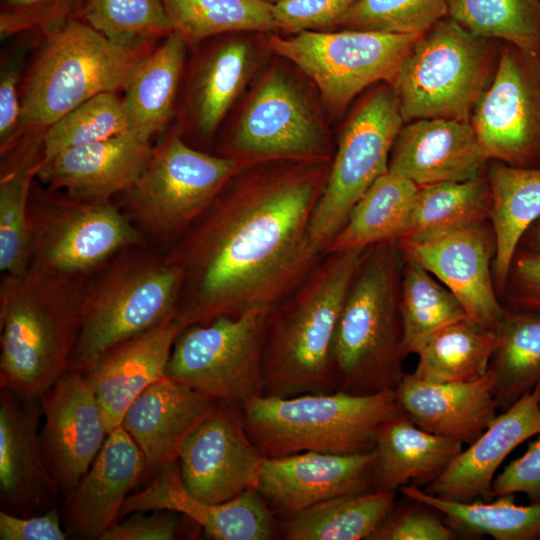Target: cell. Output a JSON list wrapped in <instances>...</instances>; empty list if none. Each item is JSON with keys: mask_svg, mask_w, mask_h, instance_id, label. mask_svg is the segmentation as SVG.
I'll list each match as a JSON object with an SVG mask.
<instances>
[{"mask_svg": "<svg viewBox=\"0 0 540 540\" xmlns=\"http://www.w3.org/2000/svg\"><path fill=\"white\" fill-rule=\"evenodd\" d=\"M497 346V332L469 319L458 320L416 346L413 353L418 356V364L413 374L433 382L474 380L489 371Z\"/></svg>", "mask_w": 540, "mask_h": 540, "instance_id": "8d00e7d4", "label": "cell"}, {"mask_svg": "<svg viewBox=\"0 0 540 540\" xmlns=\"http://www.w3.org/2000/svg\"><path fill=\"white\" fill-rule=\"evenodd\" d=\"M267 458L249 437L241 406L216 400L186 439L178 464L192 496L221 503L257 489Z\"/></svg>", "mask_w": 540, "mask_h": 540, "instance_id": "2e32d148", "label": "cell"}, {"mask_svg": "<svg viewBox=\"0 0 540 540\" xmlns=\"http://www.w3.org/2000/svg\"><path fill=\"white\" fill-rule=\"evenodd\" d=\"M496 332L490 370L499 406L508 408L540 384V313L506 308Z\"/></svg>", "mask_w": 540, "mask_h": 540, "instance_id": "ab89813d", "label": "cell"}, {"mask_svg": "<svg viewBox=\"0 0 540 540\" xmlns=\"http://www.w3.org/2000/svg\"><path fill=\"white\" fill-rule=\"evenodd\" d=\"M491 191L485 172L462 182L418 187L413 212L398 242L417 243L490 219Z\"/></svg>", "mask_w": 540, "mask_h": 540, "instance_id": "d590c367", "label": "cell"}, {"mask_svg": "<svg viewBox=\"0 0 540 540\" xmlns=\"http://www.w3.org/2000/svg\"><path fill=\"white\" fill-rule=\"evenodd\" d=\"M173 33L189 48L237 32L277 31L272 3L265 0H161Z\"/></svg>", "mask_w": 540, "mask_h": 540, "instance_id": "f35d334b", "label": "cell"}, {"mask_svg": "<svg viewBox=\"0 0 540 540\" xmlns=\"http://www.w3.org/2000/svg\"><path fill=\"white\" fill-rule=\"evenodd\" d=\"M246 431L266 457L303 452L355 454L375 449L380 427L400 413L394 390H341L282 398L259 395L241 405Z\"/></svg>", "mask_w": 540, "mask_h": 540, "instance_id": "52a82bcc", "label": "cell"}, {"mask_svg": "<svg viewBox=\"0 0 540 540\" xmlns=\"http://www.w3.org/2000/svg\"><path fill=\"white\" fill-rule=\"evenodd\" d=\"M366 248L326 253L305 280L268 312L263 395L335 391L331 352L338 319Z\"/></svg>", "mask_w": 540, "mask_h": 540, "instance_id": "7a4b0ae2", "label": "cell"}, {"mask_svg": "<svg viewBox=\"0 0 540 540\" xmlns=\"http://www.w3.org/2000/svg\"><path fill=\"white\" fill-rule=\"evenodd\" d=\"M404 125L390 83L362 93L339 135L324 190L309 225L313 245L325 254L357 201L388 171L394 141Z\"/></svg>", "mask_w": 540, "mask_h": 540, "instance_id": "4fadbf2b", "label": "cell"}, {"mask_svg": "<svg viewBox=\"0 0 540 540\" xmlns=\"http://www.w3.org/2000/svg\"><path fill=\"white\" fill-rule=\"evenodd\" d=\"M398 243L458 298L469 320L497 331L506 308L494 284L496 242L490 220L424 242Z\"/></svg>", "mask_w": 540, "mask_h": 540, "instance_id": "d6986e66", "label": "cell"}, {"mask_svg": "<svg viewBox=\"0 0 540 540\" xmlns=\"http://www.w3.org/2000/svg\"><path fill=\"white\" fill-rule=\"evenodd\" d=\"M28 236L27 268L75 281H87L130 247L149 245L114 200H80L36 183Z\"/></svg>", "mask_w": 540, "mask_h": 540, "instance_id": "30bf717a", "label": "cell"}, {"mask_svg": "<svg viewBox=\"0 0 540 540\" xmlns=\"http://www.w3.org/2000/svg\"><path fill=\"white\" fill-rule=\"evenodd\" d=\"M72 16H77L75 0H1L0 39L44 34Z\"/></svg>", "mask_w": 540, "mask_h": 540, "instance_id": "7dc6e473", "label": "cell"}, {"mask_svg": "<svg viewBox=\"0 0 540 540\" xmlns=\"http://www.w3.org/2000/svg\"><path fill=\"white\" fill-rule=\"evenodd\" d=\"M43 138L25 139L1 156L0 271L19 274L28 266V209L43 159Z\"/></svg>", "mask_w": 540, "mask_h": 540, "instance_id": "d6a6232c", "label": "cell"}, {"mask_svg": "<svg viewBox=\"0 0 540 540\" xmlns=\"http://www.w3.org/2000/svg\"><path fill=\"white\" fill-rule=\"evenodd\" d=\"M182 327L169 319L110 348L81 373L93 389L109 432L121 426L135 399L166 377L171 351Z\"/></svg>", "mask_w": 540, "mask_h": 540, "instance_id": "83f0119b", "label": "cell"}, {"mask_svg": "<svg viewBox=\"0 0 540 540\" xmlns=\"http://www.w3.org/2000/svg\"><path fill=\"white\" fill-rule=\"evenodd\" d=\"M516 493L525 494L531 503L540 502V436L494 478L492 498Z\"/></svg>", "mask_w": 540, "mask_h": 540, "instance_id": "f5cc1de1", "label": "cell"}, {"mask_svg": "<svg viewBox=\"0 0 540 540\" xmlns=\"http://www.w3.org/2000/svg\"><path fill=\"white\" fill-rule=\"evenodd\" d=\"M270 308L194 324L177 336L166 377L214 400L241 406L263 395L262 358Z\"/></svg>", "mask_w": 540, "mask_h": 540, "instance_id": "5bb4252c", "label": "cell"}, {"mask_svg": "<svg viewBox=\"0 0 540 540\" xmlns=\"http://www.w3.org/2000/svg\"><path fill=\"white\" fill-rule=\"evenodd\" d=\"M374 450L376 490L397 492L410 482H432L463 444L417 426L400 412L380 427Z\"/></svg>", "mask_w": 540, "mask_h": 540, "instance_id": "f546056e", "label": "cell"}, {"mask_svg": "<svg viewBox=\"0 0 540 540\" xmlns=\"http://www.w3.org/2000/svg\"><path fill=\"white\" fill-rule=\"evenodd\" d=\"M77 17L114 41L162 40L173 33L161 0H85Z\"/></svg>", "mask_w": 540, "mask_h": 540, "instance_id": "f6af8a7d", "label": "cell"}, {"mask_svg": "<svg viewBox=\"0 0 540 540\" xmlns=\"http://www.w3.org/2000/svg\"><path fill=\"white\" fill-rule=\"evenodd\" d=\"M160 41H114L77 16L41 34L24 73L16 145L44 137L57 120L98 94L124 92Z\"/></svg>", "mask_w": 540, "mask_h": 540, "instance_id": "3957f363", "label": "cell"}, {"mask_svg": "<svg viewBox=\"0 0 540 540\" xmlns=\"http://www.w3.org/2000/svg\"><path fill=\"white\" fill-rule=\"evenodd\" d=\"M395 497L388 490L334 497L278 520L279 534L286 540H369L392 512Z\"/></svg>", "mask_w": 540, "mask_h": 540, "instance_id": "e575fe53", "label": "cell"}, {"mask_svg": "<svg viewBox=\"0 0 540 540\" xmlns=\"http://www.w3.org/2000/svg\"><path fill=\"white\" fill-rule=\"evenodd\" d=\"M248 165L195 149L172 124L157 138L146 168L117 204L150 246L166 252Z\"/></svg>", "mask_w": 540, "mask_h": 540, "instance_id": "ba28073f", "label": "cell"}, {"mask_svg": "<svg viewBox=\"0 0 540 540\" xmlns=\"http://www.w3.org/2000/svg\"><path fill=\"white\" fill-rule=\"evenodd\" d=\"M405 497L445 516L456 533L487 535L496 540H532L540 537V502L518 505L514 495L497 497L493 502H459L435 497L414 485L398 489Z\"/></svg>", "mask_w": 540, "mask_h": 540, "instance_id": "74e56055", "label": "cell"}, {"mask_svg": "<svg viewBox=\"0 0 540 540\" xmlns=\"http://www.w3.org/2000/svg\"><path fill=\"white\" fill-rule=\"evenodd\" d=\"M519 247L540 251V218L527 230Z\"/></svg>", "mask_w": 540, "mask_h": 540, "instance_id": "11a10c76", "label": "cell"}, {"mask_svg": "<svg viewBox=\"0 0 540 540\" xmlns=\"http://www.w3.org/2000/svg\"><path fill=\"white\" fill-rule=\"evenodd\" d=\"M400 312L404 356L412 354L416 346L436 330L469 319L458 298L405 253Z\"/></svg>", "mask_w": 540, "mask_h": 540, "instance_id": "60d3db41", "label": "cell"}, {"mask_svg": "<svg viewBox=\"0 0 540 540\" xmlns=\"http://www.w3.org/2000/svg\"><path fill=\"white\" fill-rule=\"evenodd\" d=\"M154 143L130 131L71 147L41 162L36 178L51 190L86 201H112L146 168Z\"/></svg>", "mask_w": 540, "mask_h": 540, "instance_id": "603a6c76", "label": "cell"}, {"mask_svg": "<svg viewBox=\"0 0 540 540\" xmlns=\"http://www.w3.org/2000/svg\"><path fill=\"white\" fill-rule=\"evenodd\" d=\"M449 16L476 36L540 52V0H449Z\"/></svg>", "mask_w": 540, "mask_h": 540, "instance_id": "b9f144b4", "label": "cell"}, {"mask_svg": "<svg viewBox=\"0 0 540 540\" xmlns=\"http://www.w3.org/2000/svg\"><path fill=\"white\" fill-rule=\"evenodd\" d=\"M181 272L165 253L130 247L91 276L68 371L82 372L115 345L176 318Z\"/></svg>", "mask_w": 540, "mask_h": 540, "instance_id": "8992f818", "label": "cell"}, {"mask_svg": "<svg viewBox=\"0 0 540 540\" xmlns=\"http://www.w3.org/2000/svg\"><path fill=\"white\" fill-rule=\"evenodd\" d=\"M265 1H267L269 3H275V2L280 1V0H265Z\"/></svg>", "mask_w": 540, "mask_h": 540, "instance_id": "6f0895ef", "label": "cell"}, {"mask_svg": "<svg viewBox=\"0 0 540 540\" xmlns=\"http://www.w3.org/2000/svg\"><path fill=\"white\" fill-rule=\"evenodd\" d=\"M485 174L491 191L489 220L496 242L492 272L497 294L502 299L520 241L540 218V168L489 160Z\"/></svg>", "mask_w": 540, "mask_h": 540, "instance_id": "1f68e13d", "label": "cell"}, {"mask_svg": "<svg viewBox=\"0 0 540 540\" xmlns=\"http://www.w3.org/2000/svg\"><path fill=\"white\" fill-rule=\"evenodd\" d=\"M375 463V450L268 457L257 491L273 515L283 520L334 497L376 490Z\"/></svg>", "mask_w": 540, "mask_h": 540, "instance_id": "ffe728a7", "label": "cell"}, {"mask_svg": "<svg viewBox=\"0 0 540 540\" xmlns=\"http://www.w3.org/2000/svg\"><path fill=\"white\" fill-rule=\"evenodd\" d=\"M457 533L437 515L420 508L392 512L369 540H453Z\"/></svg>", "mask_w": 540, "mask_h": 540, "instance_id": "681fc988", "label": "cell"}, {"mask_svg": "<svg viewBox=\"0 0 540 540\" xmlns=\"http://www.w3.org/2000/svg\"><path fill=\"white\" fill-rule=\"evenodd\" d=\"M41 34L14 36L1 53L0 60V154L12 150L18 140L21 124V88L30 55Z\"/></svg>", "mask_w": 540, "mask_h": 540, "instance_id": "bcb514c9", "label": "cell"}, {"mask_svg": "<svg viewBox=\"0 0 540 540\" xmlns=\"http://www.w3.org/2000/svg\"><path fill=\"white\" fill-rule=\"evenodd\" d=\"M539 434L540 384L497 415L424 491L452 501H489L503 461L520 444Z\"/></svg>", "mask_w": 540, "mask_h": 540, "instance_id": "d4e9b609", "label": "cell"}, {"mask_svg": "<svg viewBox=\"0 0 540 540\" xmlns=\"http://www.w3.org/2000/svg\"><path fill=\"white\" fill-rule=\"evenodd\" d=\"M69 538L56 508L31 516L0 511L1 540H65Z\"/></svg>", "mask_w": 540, "mask_h": 540, "instance_id": "db71d44e", "label": "cell"}, {"mask_svg": "<svg viewBox=\"0 0 540 540\" xmlns=\"http://www.w3.org/2000/svg\"><path fill=\"white\" fill-rule=\"evenodd\" d=\"M354 1L280 0L272 3V14L277 31L286 35L333 31L338 19Z\"/></svg>", "mask_w": 540, "mask_h": 540, "instance_id": "c3c4849f", "label": "cell"}, {"mask_svg": "<svg viewBox=\"0 0 540 540\" xmlns=\"http://www.w3.org/2000/svg\"><path fill=\"white\" fill-rule=\"evenodd\" d=\"M216 400L167 377L149 386L127 409L122 428L144 455L143 480L178 460L193 430Z\"/></svg>", "mask_w": 540, "mask_h": 540, "instance_id": "f1b7e54d", "label": "cell"}, {"mask_svg": "<svg viewBox=\"0 0 540 540\" xmlns=\"http://www.w3.org/2000/svg\"><path fill=\"white\" fill-rule=\"evenodd\" d=\"M488 162L471 122L418 119L400 129L388 171L420 187L475 178L485 172Z\"/></svg>", "mask_w": 540, "mask_h": 540, "instance_id": "484cf974", "label": "cell"}, {"mask_svg": "<svg viewBox=\"0 0 540 540\" xmlns=\"http://www.w3.org/2000/svg\"><path fill=\"white\" fill-rule=\"evenodd\" d=\"M396 403L417 426L471 444L497 417L494 377L459 382H433L404 373L394 388Z\"/></svg>", "mask_w": 540, "mask_h": 540, "instance_id": "4316f807", "label": "cell"}, {"mask_svg": "<svg viewBox=\"0 0 540 540\" xmlns=\"http://www.w3.org/2000/svg\"><path fill=\"white\" fill-rule=\"evenodd\" d=\"M87 281L27 268L0 281V387L40 398L67 371Z\"/></svg>", "mask_w": 540, "mask_h": 540, "instance_id": "277c9868", "label": "cell"}, {"mask_svg": "<svg viewBox=\"0 0 540 540\" xmlns=\"http://www.w3.org/2000/svg\"><path fill=\"white\" fill-rule=\"evenodd\" d=\"M84 1H85V0H75L76 5H77V15H78V13H79L80 10H81V8H82V6H83V4H84Z\"/></svg>", "mask_w": 540, "mask_h": 540, "instance_id": "9f6ffc18", "label": "cell"}, {"mask_svg": "<svg viewBox=\"0 0 540 540\" xmlns=\"http://www.w3.org/2000/svg\"><path fill=\"white\" fill-rule=\"evenodd\" d=\"M247 33L222 34L195 46L181 84L176 128L210 141L254 73L257 52Z\"/></svg>", "mask_w": 540, "mask_h": 540, "instance_id": "e0dca14e", "label": "cell"}, {"mask_svg": "<svg viewBox=\"0 0 540 540\" xmlns=\"http://www.w3.org/2000/svg\"><path fill=\"white\" fill-rule=\"evenodd\" d=\"M403 267L398 241L365 249L335 330L331 364L336 390L354 394L394 390L404 375Z\"/></svg>", "mask_w": 540, "mask_h": 540, "instance_id": "5b68a950", "label": "cell"}, {"mask_svg": "<svg viewBox=\"0 0 540 540\" xmlns=\"http://www.w3.org/2000/svg\"><path fill=\"white\" fill-rule=\"evenodd\" d=\"M188 49L180 36L171 33L140 65L123 96L131 131L153 140L173 124Z\"/></svg>", "mask_w": 540, "mask_h": 540, "instance_id": "4dcf8cb0", "label": "cell"}, {"mask_svg": "<svg viewBox=\"0 0 540 540\" xmlns=\"http://www.w3.org/2000/svg\"><path fill=\"white\" fill-rule=\"evenodd\" d=\"M179 515L167 509L134 512L118 520L100 540H172L179 532Z\"/></svg>", "mask_w": 540, "mask_h": 540, "instance_id": "816d5d0a", "label": "cell"}, {"mask_svg": "<svg viewBox=\"0 0 540 540\" xmlns=\"http://www.w3.org/2000/svg\"><path fill=\"white\" fill-rule=\"evenodd\" d=\"M157 509L180 513L214 540H270L279 534L278 520L257 489L221 503L201 501L185 488L178 460L127 497L119 520L134 512Z\"/></svg>", "mask_w": 540, "mask_h": 540, "instance_id": "7402d4cb", "label": "cell"}, {"mask_svg": "<svg viewBox=\"0 0 540 540\" xmlns=\"http://www.w3.org/2000/svg\"><path fill=\"white\" fill-rule=\"evenodd\" d=\"M145 468L143 453L122 426L111 430L87 473L65 496L62 515L68 537L100 540L119 520Z\"/></svg>", "mask_w": 540, "mask_h": 540, "instance_id": "cb8c5ba5", "label": "cell"}, {"mask_svg": "<svg viewBox=\"0 0 540 540\" xmlns=\"http://www.w3.org/2000/svg\"><path fill=\"white\" fill-rule=\"evenodd\" d=\"M502 298L508 309L540 313V251L518 247Z\"/></svg>", "mask_w": 540, "mask_h": 540, "instance_id": "f907efd6", "label": "cell"}, {"mask_svg": "<svg viewBox=\"0 0 540 540\" xmlns=\"http://www.w3.org/2000/svg\"><path fill=\"white\" fill-rule=\"evenodd\" d=\"M217 151L254 164L332 161L335 147L306 88L289 71L275 66L257 79Z\"/></svg>", "mask_w": 540, "mask_h": 540, "instance_id": "8fae6325", "label": "cell"}, {"mask_svg": "<svg viewBox=\"0 0 540 540\" xmlns=\"http://www.w3.org/2000/svg\"><path fill=\"white\" fill-rule=\"evenodd\" d=\"M332 161L275 160L235 174L166 251L181 272L182 330L252 308H271L322 254L309 225Z\"/></svg>", "mask_w": 540, "mask_h": 540, "instance_id": "6da1fadb", "label": "cell"}, {"mask_svg": "<svg viewBox=\"0 0 540 540\" xmlns=\"http://www.w3.org/2000/svg\"><path fill=\"white\" fill-rule=\"evenodd\" d=\"M131 131L123 97L117 92L98 94L50 126L43 138V159L76 146L109 139Z\"/></svg>", "mask_w": 540, "mask_h": 540, "instance_id": "7bdbcfd3", "label": "cell"}, {"mask_svg": "<svg viewBox=\"0 0 540 540\" xmlns=\"http://www.w3.org/2000/svg\"><path fill=\"white\" fill-rule=\"evenodd\" d=\"M470 122L488 160L540 168V52L501 42L495 75Z\"/></svg>", "mask_w": 540, "mask_h": 540, "instance_id": "9a60e30c", "label": "cell"}, {"mask_svg": "<svg viewBox=\"0 0 540 540\" xmlns=\"http://www.w3.org/2000/svg\"><path fill=\"white\" fill-rule=\"evenodd\" d=\"M421 35L347 29L285 36L271 32L264 45L298 67L316 85L328 112L338 116L373 85H392Z\"/></svg>", "mask_w": 540, "mask_h": 540, "instance_id": "7c38bea8", "label": "cell"}, {"mask_svg": "<svg viewBox=\"0 0 540 540\" xmlns=\"http://www.w3.org/2000/svg\"><path fill=\"white\" fill-rule=\"evenodd\" d=\"M449 16V0H355L334 30L421 35Z\"/></svg>", "mask_w": 540, "mask_h": 540, "instance_id": "ee69618b", "label": "cell"}, {"mask_svg": "<svg viewBox=\"0 0 540 540\" xmlns=\"http://www.w3.org/2000/svg\"><path fill=\"white\" fill-rule=\"evenodd\" d=\"M417 192L418 186L403 176L389 171L379 176L357 201L325 254L399 241L408 227Z\"/></svg>", "mask_w": 540, "mask_h": 540, "instance_id": "836d02e7", "label": "cell"}, {"mask_svg": "<svg viewBox=\"0 0 540 540\" xmlns=\"http://www.w3.org/2000/svg\"><path fill=\"white\" fill-rule=\"evenodd\" d=\"M40 403L45 462L66 496L91 467L109 430L93 389L79 372L67 371L41 395Z\"/></svg>", "mask_w": 540, "mask_h": 540, "instance_id": "ac0fdd59", "label": "cell"}, {"mask_svg": "<svg viewBox=\"0 0 540 540\" xmlns=\"http://www.w3.org/2000/svg\"><path fill=\"white\" fill-rule=\"evenodd\" d=\"M40 398L0 391V504L2 510L31 516L53 508L59 489L45 462Z\"/></svg>", "mask_w": 540, "mask_h": 540, "instance_id": "44dd1931", "label": "cell"}, {"mask_svg": "<svg viewBox=\"0 0 540 540\" xmlns=\"http://www.w3.org/2000/svg\"><path fill=\"white\" fill-rule=\"evenodd\" d=\"M500 46L501 41L476 36L450 16L423 33L392 84L404 123L470 122L495 75Z\"/></svg>", "mask_w": 540, "mask_h": 540, "instance_id": "9c48e42d", "label": "cell"}]
</instances>
